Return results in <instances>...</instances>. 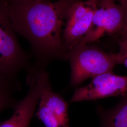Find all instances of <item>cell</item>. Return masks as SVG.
I'll return each instance as SVG.
<instances>
[{
  "instance_id": "6da1fadb",
  "label": "cell",
  "mask_w": 127,
  "mask_h": 127,
  "mask_svg": "<svg viewBox=\"0 0 127 127\" xmlns=\"http://www.w3.org/2000/svg\"><path fill=\"white\" fill-rule=\"evenodd\" d=\"M16 33L29 42L33 64L46 68L51 62L68 60L63 41L68 8L75 0H4Z\"/></svg>"
},
{
  "instance_id": "7a4b0ae2",
  "label": "cell",
  "mask_w": 127,
  "mask_h": 127,
  "mask_svg": "<svg viewBox=\"0 0 127 127\" xmlns=\"http://www.w3.org/2000/svg\"><path fill=\"white\" fill-rule=\"evenodd\" d=\"M68 60L71 69L70 84L73 87L80 85L89 78L113 72L116 65L121 64L118 53L107 52L90 44L74 48L69 52Z\"/></svg>"
},
{
  "instance_id": "3957f363",
  "label": "cell",
  "mask_w": 127,
  "mask_h": 127,
  "mask_svg": "<svg viewBox=\"0 0 127 127\" xmlns=\"http://www.w3.org/2000/svg\"><path fill=\"white\" fill-rule=\"evenodd\" d=\"M6 3L0 0V74L13 79L32 64V55L21 48Z\"/></svg>"
},
{
  "instance_id": "277c9868",
  "label": "cell",
  "mask_w": 127,
  "mask_h": 127,
  "mask_svg": "<svg viewBox=\"0 0 127 127\" xmlns=\"http://www.w3.org/2000/svg\"><path fill=\"white\" fill-rule=\"evenodd\" d=\"M28 90L23 99L18 101L13 114L9 119L0 122V127H30L37 104L43 91L50 84L46 68L32 65L26 71Z\"/></svg>"
},
{
  "instance_id": "5b68a950",
  "label": "cell",
  "mask_w": 127,
  "mask_h": 127,
  "mask_svg": "<svg viewBox=\"0 0 127 127\" xmlns=\"http://www.w3.org/2000/svg\"><path fill=\"white\" fill-rule=\"evenodd\" d=\"M96 0H75L70 5L65 17L63 41L70 52L89 32L96 9Z\"/></svg>"
},
{
  "instance_id": "8992f818",
  "label": "cell",
  "mask_w": 127,
  "mask_h": 127,
  "mask_svg": "<svg viewBox=\"0 0 127 127\" xmlns=\"http://www.w3.org/2000/svg\"><path fill=\"white\" fill-rule=\"evenodd\" d=\"M124 27L122 5L113 1L101 2L97 3L89 32L79 45L91 44L105 35H120Z\"/></svg>"
},
{
  "instance_id": "52a82bcc",
  "label": "cell",
  "mask_w": 127,
  "mask_h": 127,
  "mask_svg": "<svg viewBox=\"0 0 127 127\" xmlns=\"http://www.w3.org/2000/svg\"><path fill=\"white\" fill-rule=\"evenodd\" d=\"M127 93V76L104 73L93 78L86 86L75 90L70 102L92 101L111 96H122Z\"/></svg>"
},
{
  "instance_id": "ba28073f",
  "label": "cell",
  "mask_w": 127,
  "mask_h": 127,
  "mask_svg": "<svg viewBox=\"0 0 127 127\" xmlns=\"http://www.w3.org/2000/svg\"><path fill=\"white\" fill-rule=\"evenodd\" d=\"M36 116L45 127H70L68 104L51 84L41 95Z\"/></svg>"
},
{
  "instance_id": "9c48e42d",
  "label": "cell",
  "mask_w": 127,
  "mask_h": 127,
  "mask_svg": "<svg viewBox=\"0 0 127 127\" xmlns=\"http://www.w3.org/2000/svg\"><path fill=\"white\" fill-rule=\"evenodd\" d=\"M121 97L118 104L111 108L97 105L99 127H127V93Z\"/></svg>"
},
{
  "instance_id": "30bf717a",
  "label": "cell",
  "mask_w": 127,
  "mask_h": 127,
  "mask_svg": "<svg viewBox=\"0 0 127 127\" xmlns=\"http://www.w3.org/2000/svg\"><path fill=\"white\" fill-rule=\"evenodd\" d=\"M21 88L18 79H10L0 74V114L5 110L16 107L18 101L14 95Z\"/></svg>"
},
{
  "instance_id": "8fae6325",
  "label": "cell",
  "mask_w": 127,
  "mask_h": 127,
  "mask_svg": "<svg viewBox=\"0 0 127 127\" xmlns=\"http://www.w3.org/2000/svg\"><path fill=\"white\" fill-rule=\"evenodd\" d=\"M119 51L118 53L120 58L121 64L127 68V37H121L119 41Z\"/></svg>"
},
{
  "instance_id": "7c38bea8",
  "label": "cell",
  "mask_w": 127,
  "mask_h": 127,
  "mask_svg": "<svg viewBox=\"0 0 127 127\" xmlns=\"http://www.w3.org/2000/svg\"><path fill=\"white\" fill-rule=\"evenodd\" d=\"M119 3L123 7L125 17V27L120 35V37H127V0H121Z\"/></svg>"
},
{
  "instance_id": "4fadbf2b",
  "label": "cell",
  "mask_w": 127,
  "mask_h": 127,
  "mask_svg": "<svg viewBox=\"0 0 127 127\" xmlns=\"http://www.w3.org/2000/svg\"><path fill=\"white\" fill-rule=\"evenodd\" d=\"M97 3H99L103 1H115V2H119L121 0H96Z\"/></svg>"
},
{
  "instance_id": "5bb4252c",
  "label": "cell",
  "mask_w": 127,
  "mask_h": 127,
  "mask_svg": "<svg viewBox=\"0 0 127 127\" xmlns=\"http://www.w3.org/2000/svg\"></svg>"
}]
</instances>
